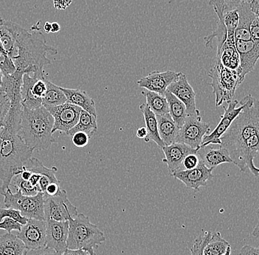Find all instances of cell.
I'll return each mask as SVG.
<instances>
[{"mask_svg": "<svg viewBox=\"0 0 259 255\" xmlns=\"http://www.w3.org/2000/svg\"><path fill=\"white\" fill-rule=\"evenodd\" d=\"M244 99V109L220 138V146L226 148L233 164L242 172L252 165L258 153V144L252 137L259 133L258 101L250 94Z\"/></svg>", "mask_w": 259, "mask_h": 255, "instance_id": "obj_1", "label": "cell"}, {"mask_svg": "<svg viewBox=\"0 0 259 255\" xmlns=\"http://www.w3.org/2000/svg\"><path fill=\"white\" fill-rule=\"evenodd\" d=\"M5 25L15 38L17 56L13 62L16 71L37 79L45 78L44 67L52 63L48 55L56 56L58 49L46 43L41 32L29 31L12 21L5 20Z\"/></svg>", "mask_w": 259, "mask_h": 255, "instance_id": "obj_2", "label": "cell"}, {"mask_svg": "<svg viewBox=\"0 0 259 255\" xmlns=\"http://www.w3.org/2000/svg\"><path fill=\"white\" fill-rule=\"evenodd\" d=\"M54 119L46 108L30 110L22 108L19 135L32 151L48 149L56 138L52 133Z\"/></svg>", "mask_w": 259, "mask_h": 255, "instance_id": "obj_3", "label": "cell"}, {"mask_svg": "<svg viewBox=\"0 0 259 255\" xmlns=\"http://www.w3.org/2000/svg\"><path fill=\"white\" fill-rule=\"evenodd\" d=\"M67 248L82 249L90 255H96L95 248L104 243L105 238L103 231L92 224L88 216L78 214L74 219L69 221Z\"/></svg>", "mask_w": 259, "mask_h": 255, "instance_id": "obj_4", "label": "cell"}, {"mask_svg": "<svg viewBox=\"0 0 259 255\" xmlns=\"http://www.w3.org/2000/svg\"><path fill=\"white\" fill-rule=\"evenodd\" d=\"M208 74L212 80L210 85L216 96L217 107L221 106L225 101L228 103L231 101L236 93V88L242 83L237 72L225 68L222 65L220 58L217 56L214 64Z\"/></svg>", "mask_w": 259, "mask_h": 255, "instance_id": "obj_5", "label": "cell"}, {"mask_svg": "<svg viewBox=\"0 0 259 255\" xmlns=\"http://www.w3.org/2000/svg\"><path fill=\"white\" fill-rule=\"evenodd\" d=\"M3 196L5 197L4 205L7 209L16 210L27 219L45 221L44 193L40 192L35 196H27L22 195L19 190L16 189V193H14L8 188Z\"/></svg>", "mask_w": 259, "mask_h": 255, "instance_id": "obj_6", "label": "cell"}, {"mask_svg": "<svg viewBox=\"0 0 259 255\" xmlns=\"http://www.w3.org/2000/svg\"><path fill=\"white\" fill-rule=\"evenodd\" d=\"M45 219L56 222H68L78 215L77 208L67 197L66 190L61 189L56 196L45 197Z\"/></svg>", "mask_w": 259, "mask_h": 255, "instance_id": "obj_7", "label": "cell"}, {"mask_svg": "<svg viewBox=\"0 0 259 255\" xmlns=\"http://www.w3.org/2000/svg\"><path fill=\"white\" fill-rule=\"evenodd\" d=\"M210 131L209 124L202 122L201 116H188L180 128L176 143H184L199 151L204 136Z\"/></svg>", "mask_w": 259, "mask_h": 255, "instance_id": "obj_8", "label": "cell"}, {"mask_svg": "<svg viewBox=\"0 0 259 255\" xmlns=\"http://www.w3.org/2000/svg\"><path fill=\"white\" fill-rule=\"evenodd\" d=\"M228 104V108L223 106L224 114L220 117L221 119H220V123L217 126L216 128L210 134L204 136L200 148L206 147L210 145H221L220 138L229 128L234 119L244 109L245 99L244 97L239 103L238 100H231Z\"/></svg>", "mask_w": 259, "mask_h": 255, "instance_id": "obj_9", "label": "cell"}, {"mask_svg": "<svg viewBox=\"0 0 259 255\" xmlns=\"http://www.w3.org/2000/svg\"><path fill=\"white\" fill-rule=\"evenodd\" d=\"M46 78L37 79L24 74L21 87V105L22 108L33 110L41 107L42 97L47 90Z\"/></svg>", "mask_w": 259, "mask_h": 255, "instance_id": "obj_10", "label": "cell"}, {"mask_svg": "<svg viewBox=\"0 0 259 255\" xmlns=\"http://www.w3.org/2000/svg\"><path fill=\"white\" fill-rule=\"evenodd\" d=\"M47 110L54 119L53 134L56 132L67 133L77 124L82 111L81 108L68 103Z\"/></svg>", "mask_w": 259, "mask_h": 255, "instance_id": "obj_11", "label": "cell"}, {"mask_svg": "<svg viewBox=\"0 0 259 255\" xmlns=\"http://www.w3.org/2000/svg\"><path fill=\"white\" fill-rule=\"evenodd\" d=\"M16 237L22 240L26 250L46 246V222L28 219Z\"/></svg>", "mask_w": 259, "mask_h": 255, "instance_id": "obj_12", "label": "cell"}, {"mask_svg": "<svg viewBox=\"0 0 259 255\" xmlns=\"http://www.w3.org/2000/svg\"><path fill=\"white\" fill-rule=\"evenodd\" d=\"M236 49L239 58V69L237 74L241 82L246 75L253 71L259 58V43L250 41H235Z\"/></svg>", "mask_w": 259, "mask_h": 255, "instance_id": "obj_13", "label": "cell"}, {"mask_svg": "<svg viewBox=\"0 0 259 255\" xmlns=\"http://www.w3.org/2000/svg\"><path fill=\"white\" fill-rule=\"evenodd\" d=\"M166 91L172 93L176 98L184 103L188 116H201L200 111L196 108L195 92L188 81L185 74L181 72L177 80L168 87Z\"/></svg>", "mask_w": 259, "mask_h": 255, "instance_id": "obj_14", "label": "cell"}, {"mask_svg": "<svg viewBox=\"0 0 259 255\" xmlns=\"http://www.w3.org/2000/svg\"><path fill=\"white\" fill-rule=\"evenodd\" d=\"M181 74V72H173L170 70L161 72L153 71L148 75L140 79L137 82V84L141 88H146L147 91L164 96L165 92L167 90L168 87L177 80Z\"/></svg>", "mask_w": 259, "mask_h": 255, "instance_id": "obj_15", "label": "cell"}, {"mask_svg": "<svg viewBox=\"0 0 259 255\" xmlns=\"http://www.w3.org/2000/svg\"><path fill=\"white\" fill-rule=\"evenodd\" d=\"M212 171L205 167L200 161V164L195 169L192 170L181 169L175 172L171 177L182 182L188 189L199 190L200 187H206L207 182L213 178Z\"/></svg>", "mask_w": 259, "mask_h": 255, "instance_id": "obj_16", "label": "cell"}, {"mask_svg": "<svg viewBox=\"0 0 259 255\" xmlns=\"http://www.w3.org/2000/svg\"><path fill=\"white\" fill-rule=\"evenodd\" d=\"M46 246L62 254L67 248L69 222L46 220Z\"/></svg>", "mask_w": 259, "mask_h": 255, "instance_id": "obj_17", "label": "cell"}, {"mask_svg": "<svg viewBox=\"0 0 259 255\" xmlns=\"http://www.w3.org/2000/svg\"><path fill=\"white\" fill-rule=\"evenodd\" d=\"M165 158L163 162L167 165L170 175L181 170L183 162L186 156L192 154H197L198 151L191 148L184 143H174L169 146L162 148Z\"/></svg>", "mask_w": 259, "mask_h": 255, "instance_id": "obj_18", "label": "cell"}, {"mask_svg": "<svg viewBox=\"0 0 259 255\" xmlns=\"http://www.w3.org/2000/svg\"><path fill=\"white\" fill-rule=\"evenodd\" d=\"M236 9L239 14V23L235 30V40L250 41V27L255 16L250 9V0L236 1Z\"/></svg>", "mask_w": 259, "mask_h": 255, "instance_id": "obj_19", "label": "cell"}, {"mask_svg": "<svg viewBox=\"0 0 259 255\" xmlns=\"http://www.w3.org/2000/svg\"><path fill=\"white\" fill-rule=\"evenodd\" d=\"M197 156L200 158V162L211 170L221 164H233L228 151L222 146L219 148H213L208 146L200 148L197 152Z\"/></svg>", "mask_w": 259, "mask_h": 255, "instance_id": "obj_20", "label": "cell"}, {"mask_svg": "<svg viewBox=\"0 0 259 255\" xmlns=\"http://www.w3.org/2000/svg\"><path fill=\"white\" fill-rule=\"evenodd\" d=\"M235 41L234 35H227L226 41L217 56L220 58V62L225 68L237 72L239 69V58Z\"/></svg>", "mask_w": 259, "mask_h": 255, "instance_id": "obj_21", "label": "cell"}, {"mask_svg": "<svg viewBox=\"0 0 259 255\" xmlns=\"http://www.w3.org/2000/svg\"><path fill=\"white\" fill-rule=\"evenodd\" d=\"M209 5L213 6L215 13L218 17V25L216 29L212 32L210 35L205 37V47L211 46L212 42L214 38H218V52L221 49L223 43L227 38V30L223 22V11L225 9V1H210Z\"/></svg>", "mask_w": 259, "mask_h": 255, "instance_id": "obj_22", "label": "cell"}, {"mask_svg": "<svg viewBox=\"0 0 259 255\" xmlns=\"http://www.w3.org/2000/svg\"><path fill=\"white\" fill-rule=\"evenodd\" d=\"M66 96L67 103L81 108L92 115L97 116L96 106L92 99L85 91L80 89L61 88Z\"/></svg>", "mask_w": 259, "mask_h": 255, "instance_id": "obj_23", "label": "cell"}, {"mask_svg": "<svg viewBox=\"0 0 259 255\" xmlns=\"http://www.w3.org/2000/svg\"><path fill=\"white\" fill-rule=\"evenodd\" d=\"M156 119L158 135L165 146H169L176 143L180 128L175 123L169 114L156 116Z\"/></svg>", "mask_w": 259, "mask_h": 255, "instance_id": "obj_24", "label": "cell"}, {"mask_svg": "<svg viewBox=\"0 0 259 255\" xmlns=\"http://www.w3.org/2000/svg\"><path fill=\"white\" fill-rule=\"evenodd\" d=\"M47 90L42 97V106L48 109L50 108L57 107L67 103L66 96L61 90V87L55 85L53 82L45 80Z\"/></svg>", "mask_w": 259, "mask_h": 255, "instance_id": "obj_25", "label": "cell"}, {"mask_svg": "<svg viewBox=\"0 0 259 255\" xmlns=\"http://www.w3.org/2000/svg\"><path fill=\"white\" fill-rule=\"evenodd\" d=\"M139 109L142 111L144 119H145L147 137L150 138V140H153L158 145V147L162 149V148L165 146V145L160 138L159 135H158L156 116L150 111V108L145 103L139 106Z\"/></svg>", "mask_w": 259, "mask_h": 255, "instance_id": "obj_26", "label": "cell"}, {"mask_svg": "<svg viewBox=\"0 0 259 255\" xmlns=\"http://www.w3.org/2000/svg\"><path fill=\"white\" fill-rule=\"evenodd\" d=\"M165 98L169 105V114L175 123L181 128L184 125L186 118L188 117L186 113V106L182 101H180L172 93L166 91L164 93Z\"/></svg>", "mask_w": 259, "mask_h": 255, "instance_id": "obj_27", "label": "cell"}, {"mask_svg": "<svg viewBox=\"0 0 259 255\" xmlns=\"http://www.w3.org/2000/svg\"><path fill=\"white\" fill-rule=\"evenodd\" d=\"M97 131V116L92 115L87 111L82 110L77 124L72 129H71L66 135L72 137L76 132H82L87 134L89 138H92Z\"/></svg>", "mask_w": 259, "mask_h": 255, "instance_id": "obj_28", "label": "cell"}, {"mask_svg": "<svg viewBox=\"0 0 259 255\" xmlns=\"http://www.w3.org/2000/svg\"><path fill=\"white\" fill-rule=\"evenodd\" d=\"M26 248L22 240L12 233L0 237V255H23Z\"/></svg>", "mask_w": 259, "mask_h": 255, "instance_id": "obj_29", "label": "cell"}, {"mask_svg": "<svg viewBox=\"0 0 259 255\" xmlns=\"http://www.w3.org/2000/svg\"><path fill=\"white\" fill-rule=\"evenodd\" d=\"M142 94L146 97V105L155 116H163L169 114V105L164 96L147 90L142 91Z\"/></svg>", "mask_w": 259, "mask_h": 255, "instance_id": "obj_30", "label": "cell"}, {"mask_svg": "<svg viewBox=\"0 0 259 255\" xmlns=\"http://www.w3.org/2000/svg\"><path fill=\"white\" fill-rule=\"evenodd\" d=\"M0 43L6 54L13 61L17 56L15 38L5 25L4 19H2L1 17H0Z\"/></svg>", "mask_w": 259, "mask_h": 255, "instance_id": "obj_31", "label": "cell"}, {"mask_svg": "<svg viewBox=\"0 0 259 255\" xmlns=\"http://www.w3.org/2000/svg\"><path fill=\"white\" fill-rule=\"evenodd\" d=\"M229 246L231 245L222 237L221 233L216 232L212 233L211 238L204 248L203 255H223Z\"/></svg>", "mask_w": 259, "mask_h": 255, "instance_id": "obj_32", "label": "cell"}, {"mask_svg": "<svg viewBox=\"0 0 259 255\" xmlns=\"http://www.w3.org/2000/svg\"><path fill=\"white\" fill-rule=\"evenodd\" d=\"M11 184L13 186L16 187V189L20 190L21 193L24 196H35L37 193L40 192L38 188L32 186L31 184L28 181H24V180H22L18 175H15L13 177Z\"/></svg>", "mask_w": 259, "mask_h": 255, "instance_id": "obj_33", "label": "cell"}, {"mask_svg": "<svg viewBox=\"0 0 259 255\" xmlns=\"http://www.w3.org/2000/svg\"><path fill=\"white\" fill-rule=\"evenodd\" d=\"M213 232L210 231H207L204 232L203 235H200L194 240L193 246L190 248L192 255H203V250L206 246L208 240L211 238Z\"/></svg>", "mask_w": 259, "mask_h": 255, "instance_id": "obj_34", "label": "cell"}, {"mask_svg": "<svg viewBox=\"0 0 259 255\" xmlns=\"http://www.w3.org/2000/svg\"><path fill=\"white\" fill-rule=\"evenodd\" d=\"M5 218H10V219H14L16 222L19 223L22 225L27 224L28 219L24 217L21 215L19 211L14 209H7V208H0V222H2Z\"/></svg>", "mask_w": 259, "mask_h": 255, "instance_id": "obj_35", "label": "cell"}, {"mask_svg": "<svg viewBox=\"0 0 259 255\" xmlns=\"http://www.w3.org/2000/svg\"><path fill=\"white\" fill-rule=\"evenodd\" d=\"M3 134L0 131V193L4 195L6 190L10 188L11 182L8 180L6 172H5L4 166H3V157H2V146H3Z\"/></svg>", "mask_w": 259, "mask_h": 255, "instance_id": "obj_36", "label": "cell"}, {"mask_svg": "<svg viewBox=\"0 0 259 255\" xmlns=\"http://www.w3.org/2000/svg\"><path fill=\"white\" fill-rule=\"evenodd\" d=\"M0 70L3 77L11 75L16 72V69L14 62L7 55L0 52Z\"/></svg>", "mask_w": 259, "mask_h": 255, "instance_id": "obj_37", "label": "cell"}, {"mask_svg": "<svg viewBox=\"0 0 259 255\" xmlns=\"http://www.w3.org/2000/svg\"><path fill=\"white\" fill-rule=\"evenodd\" d=\"M11 108V101L7 95L0 91V127H3V123L7 117Z\"/></svg>", "mask_w": 259, "mask_h": 255, "instance_id": "obj_38", "label": "cell"}, {"mask_svg": "<svg viewBox=\"0 0 259 255\" xmlns=\"http://www.w3.org/2000/svg\"><path fill=\"white\" fill-rule=\"evenodd\" d=\"M22 224L10 218H5L0 222V230H6L7 233H11L14 230L20 231Z\"/></svg>", "mask_w": 259, "mask_h": 255, "instance_id": "obj_39", "label": "cell"}, {"mask_svg": "<svg viewBox=\"0 0 259 255\" xmlns=\"http://www.w3.org/2000/svg\"><path fill=\"white\" fill-rule=\"evenodd\" d=\"M89 135L85 132H77L74 133L72 136V143L77 148H83L89 144Z\"/></svg>", "mask_w": 259, "mask_h": 255, "instance_id": "obj_40", "label": "cell"}, {"mask_svg": "<svg viewBox=\"0 0 259 255\" xmlns=\"http://www.w3.org/2000/svg\"><path fill=\"white\" fill-rule=\"evenodd\" d=\"M200 164V158L197 154H192L186 156L183 162V166L185 168V170H192L195 169Z\"/></svg>", "mask_w": 259, "mask_h": 255, "instance_id": "obj_41", "label": "cell"}, {"mask_svg": "<svg viewBox=\"0 0 259 255\" xmlns=\"http://www.w3.org/2000/svg\"><path fill=\"white\" fill-rule=\"evenodd\" d=\"M23 255H61L53 248L48 246L40 247L36 249L25 250Z\"/></svg>", "mask_w": 259, "mask_h": 255, "instance_id": "obj_42", "label": "cell"}, {"mask_svg": "<svg viewBox=\"0 0 259 255\" xmlns=\"http://www.w3.org/2000/svg\"><path fill=\"white\" fill-rule=\"evenodd\" d=\"M250 38L252 41L259 43V22L258 17L255 18L250 27Z\"/></svg>", "mask_w": 259, "mask_h": 255, "instance_id": "obj_43", "label": "cell"}, {"mask_svg": "<svg viewBox=\"0 0 259 255\" xmlns=\"http://www.w3.org/2000/svg\"><path fill=\"white\" fill-rule=\"evenodd\" d=\"M239 255H259V248L250 245H244L241 249Z\"/></svg>", "mask_w": 259, "mask_h": 255, "instance_id": "obj_44", "label": "cell"}, {"mask_svg": "<svg viewBox=\"0 0 259 255\" xmlns=\"http://www.w3.org/2000/svg\"><path fill=\"white\" fill-rule=\"evenodd\" d=\"M72 1H54L53 4H54V8L58 11H63L67 9L71 4H72Z\"/></svg>", "mask_w": 259, "mask_h": 255, "instance_id": "obj_45", "label": "cell"}, {"mask_svg": "<svg viewBox=\"0 0 259 255\" xmlns=\"http://www.w3.org/2000/svg\"><path fill=\"white\" fill-rule=\"evenodd\" d=\"M61 255H90L87 251H84L82 249H69L66 248V251H64Z\"/></svg>", "mask_w": 259, "mask_h": 255, "instance_id": "obj_46", "label": "cell"}, {"mask_svg": "<svg viewBox=\"0 0 259 255\" xmlns=\"http://www.w3.org/2000/svg\"><path fill=\"white\" fill-rule=\"evenodd\" d=\"M250 9L252 12L255 16L258 17L259 14V0H250Z\"/></svg>", "mask_w": 259, "mask_h": 255, "instance_id": "obj_47", "label": "cell"}, {"mask_svg": "<svg viewBox=\"0 0 259 255\" xmlns=\"http://www.w3.org/2000/svg\"><path fill=\"white\" fill-rule=\"evenodd\" d=\"M137 136L141 139H145L147 137V130L145 127H139L137 130Z\"/></svg>", "mask_w": 259, "mask_h": 255, "instance_id": "obj_48", "label": "cell"}, {"mask_svg": "<svg viewBox=\"0 0 259 255\" xmlns=\"http://www.w3.org/2000/svg\"><path fill=\"white\" fill-rule=\"evenodd\" d=\"M61 30V26L58 22H53L51 23V33H56Z\"/></svg>", "mask_w": 259, "mask_h": 255, "instance_id": "obj_49", "label": "cell"}, {"mask_svg": "<svg viewBox=\"0 0 259 255\" xmlns=\"http://www.w3.org/2000/svg\"><path fill=\"white\" fill-rule=\"evenodd\" d=\"M43 29L45 33H51V23L49 22H45V25H44Z\"/></svg>", "mask_w": 259, "mask_h": 255, "instance_id": "obj_50", "label": "cell"}, {"mask_svg": "<svg viewBox=\"0 0 259 255\" xmlns=\"http://www.w3.org/2000/svg\"><path fill=\"white\" fill-rule=\"evenodd\" d=\"M231 246L228 247V248H227L226 253H225L223 255H231Z\"/></svg>", "mask_w": 259, "mask_h": 255, "instance_id": "obj_51", "label": "cell"}, {"mask_svg": "<svg viewBox=\"0 0 259 255\" xmlns=\"http://www.w3.org/2000/svg\"><path fill=\"white\" fill-rule=\"evenodd\" d=\"M3 73H2L1 70H0V86H1L2 81H3Z\"/></svg>", "mask_w": 259, "mask_h": 255, "instance_id": "obj_52", "label": "cell"}, {"mask_svg": "<svg viewBox=\"0 0 259 255\" xmlns=\"http://www.w3.org/2000/svg\"><path fill=\"white\" fill-rule=\"evenodd\" d=\"M2 128H3V127H0V131H1Z\"/></svg>", "mask_w": 259, "mask_h": 255, "instance_id": "obj_53", "label": "cell"}]
</instances>
